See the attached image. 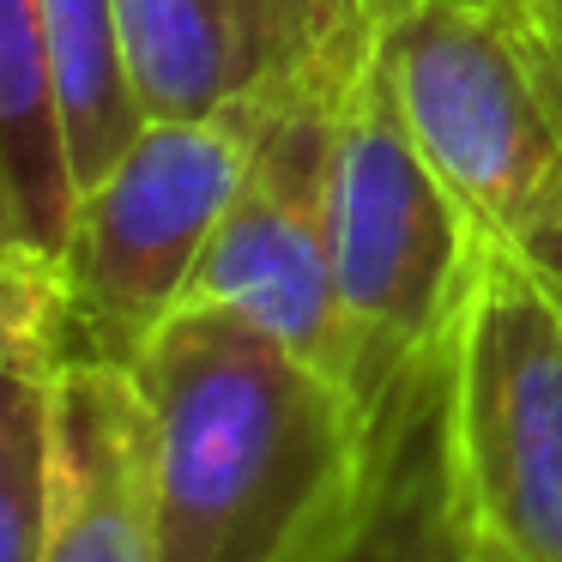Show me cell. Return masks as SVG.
Wrapping results in <instances>:
<instances>
[{
  "label": "cell",
  "instance_id": "1",
  "mask_svg": "<svg viewBox=\"0 0 562 562\" xmlns=\"http://www.w3.org/2000/svg\"><path fill=\"white\" fill-rule=\"evenodd\" d=\"M151 424V557L303 562L363 460V405L231 308H176L134 363Z\"/></svg>",
  "mask_w": 562,
  "mask_h": 562
},
{
  "label": "cell",
  "instance_id": "2",
  "mask_svg": "<svg viewBox=\"0 0 562 562\" xmlns=\"http://www.w3.org/2000/svg\"><path fill=\"white\" fill-rule=\"evenodd\" d=\"M375 55L448 194L562 291V0H400Z\"/></svg>",
  "mask_w": 562,
  "mask_h": 562
},
{
  "label": "cell",
  "instance_id": "3",
  "mask_svg": "<svg viewBox=\"0 0 562 562\" xmlns=\"http://www.w3.org/2000/svg\"><path fill=\"white\" fill-rule=\"evenodd\" d=\"M375 19L315 61L243 86L224 115L243 134V182L188 279L182 308H231L351 393V345L333 279V127Z\"/></svg>",
  "mask_w": 562,
  "mask_h": 562
},
{
  "label": "cell",
  "instance_id": "4",
  "mask_svg": "<svg viewBox=\"0 0 562 562\" xmlns=\"http://www.w3.org/2000/svg\"><path fill=\"white\" fill-rule=\"evenodd\" d=\"M477 260L484 231L429 170L369 43L333 127V279L351 345V400L363 412L405 363L453 333Z\"/></svg>",
  "mask_w": 562,
  "mask_h": 562
},
{
  "label": "cell",
  "instance_id": "5",
  "mask_svg": "<svg viewBox=\"0 0 562 562\" xmlns=\"http://www.w3.org/2000/svg\"><path fill=\"white\" fill-rule=\"evenodd\" d=\"M236 182L243 134L224 110L139 127L134 146L79 194L61 255L55 363H134L139 345L182 308Z\"/></svg>",
  "mask_w": 562,
  "mask_h": 562
},
{
  "label": "cell",
  "instance_id": "6",
  "mask_svg": "<svg viewBox=\"0 0 562 562\" xmlns=\"http://www.w3.org/2000/svg\"><path fill=\"white\" fill-rule=\"evenodd\" d=\"M453 448L477 538L562 562V291L490 236L453 321Z\"/></svg>",
  "mask_w": 562,
  "mask_h": 562
},
{
  "label": "cell",
  "instance_id": "7",
  "mask_svg": "<svg viewBox=\"0 0 562 562\" xmlns=\"http://www.w3.org/2000/svg\"><path fill=\"white\" fill-rule=\"evenodd\" d=\"M477 520L453 448V333L363 412V460L339 520L303 562H472Z\"/></svg>",
  "mask_w": 562,
  "mask_h": 562
},
{
  "label": "cell",
  "instance_id": "8",
  "mask_svg": "<svg viewBox=\"0 0 562 562\" xmlns=\"http://www.w3.org/2000/svg\"><path fill=\"white\" fill-rule=\"evenodd\" d=\"M43 562H158L151 424L122 363H55V514Z\"/></svg>",
  "mask_w": 562,
  "mask_h": 562
},
{
  "label": "cell",
  "instance_id": "9",
  "mask_svg": "<svg viewBox=\"0 0 562 562\" xmlns=\"http://www.w3.org/2000/svg\"><path fill=\"white\" fill-rule=\"evenodd\" d=\"M79 212L43 0H0V255L61 260Z\"/></svg>",
  "mask_w": 562,
  "mask_h": 562
},
{
  "label": "cell",
  "instance_id": "10",
  "mask_svg": "<svg viewBox=\"0 0 562 562\" xmlns=\"http://www.w3.org/2000/svg\"><path fill=\"white\" fill-rule=\"evenodd\" d=\"M115 13L146 122L218 115L243 91L231 0H115Z\"/></svg>",
  "mask_w": 562,
  "mask_h": 562
},
{
  "label": "cell",
  "instance_id": "11",
  "mask_svg": "<svg viewBox=\"0 0 562 562\" xmlns=\"http://www.w3.org/2000/svg\"><path fill=\"white\" fill-rule=\"evenodd\" d=\"M43 25H49L55 55L67 158H74L79 194H86L146 127L122 49V13H115V0H43Z\"/></svg>",
  "mask_w": 562,
  "mask_h": 562
},
{
  "label": "cell",
  "instance_id": "12",
  "mask_svg": "<svg viewBox=\"0 0 562 562\" xmlns=\"http://www.w3.org/2000/svg\"><path fill=\"white\" fill-rule=\"evenodd\" d=\"M55 514V357L0 375V562H43Z\"/></svg>",
  "mask_w": 562,
  "mask_h": 562
},
{
  "label": "cell",
  "instance_id": "13",
  "mask_svg": "<svg viewBox=\"0 0 562 562\" xmlns=\"http://www.w3.org/2000/svg\"><path fill=\"white\" fill-rule=\"evenodd\" d=\"M231 13L236 49H243V86L315 61L327 43L351 37L375 19L363 0H231Z\"/></svg>",
  "mask_w": 562,
  "mask_h": 562
},
{
  "label": "cell",
  "instance_id": "14",
  "mask_svg": "<svg viewBox=\"0 0 562 562\" xmlns=\"http://www.w3.org/2000/svg\"><path fill=\"white\" fill-rule=\"evenodd\" d=\"M61 260L43 255H0V375L31 357H55L61 327Z\"/></svg>",
  "mask_w": 562,
  "mask_h": 562
},
{
  "label": "cell",
  "instance_id": "15",
  "mask_svg": "<svg viewBox=\"0 0 562 562\" xmlns=\"http://www.w3.org/2000/svg\"><path fill=\"white\" fill-rule=\"evenodd\" d=\"M472 562H514V557H508V550H496V544H490V538H477Z\"/></svg>",
  "mask_w": 562,
  "mask_h": 562
},
{
  "label": "cell",
  "instance_id": "16",
  "mask_svg": "<svg viewBox=\"0 0 562 562\" xmlns=\"http://www.w3.org/2000/svg\"><path fill=\"white\" fill-rule=\"evenodd\" d=\"M363 7H369V13H381V7H400V0H363Z\"/></svg>",
  "mask_w": 562,
  "mask_h": 562
}]
</instances>
